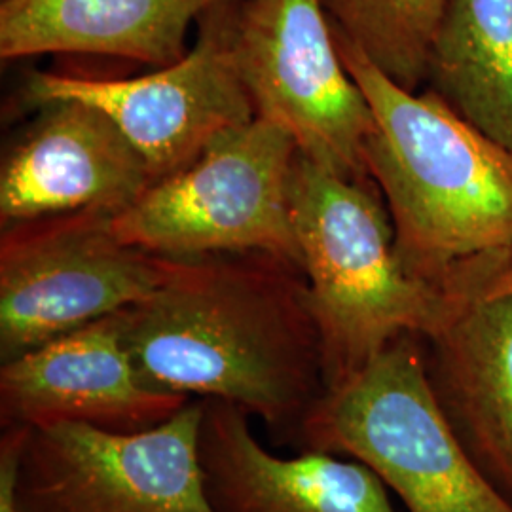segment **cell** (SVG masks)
<instances>
[{"label":"cell","mask_w":512,"mask_h":512,"mask_svg":"<svg viewBox=\"0 0 512 512\" xmlns=\"http://www.w3.org/2000/svg\"><path fill=\"white\" fill-rule=\"evenodd\" d=\"M148 384L236 404L296 442L327 393L306 275L262 253L169 258L160 287L122 311Z\"/></svg>","instance_id":"cell-1"},{"label":"cell","mask_w":512,"mask_h":512,"mask_svg":"<svg viewBox=\"0 0 512 512\" xmlns=\"http://www.w3.org/2000/svg\"><path fill=\"white\" fill-rule=\"evenodd\" d=\"M332 35L374 118L366 169L404 268L450 300L488 289L512 266V150L433 93L404 90Z\"/></svg>","instance_id":"cell-2"},{"label":"cell","mask_w":512,"mask_h":512,"mask_svg":"<svg viewBox=\"0 0 512 512\" xmlns=\"http://www.w3.org/2000/svg\"><path fill=\"white\" fill-rule=\"evenodd\" d=\"M291 211L327 391L404 334L429 338L444 325L454 302L404 268L374 181L346 179L298 154Z\"/></svg>","instance_id":"cell-3"},{"label":"cell","mask_w":512,"mask_h":512,"mask_svg":"<svg viewBox=\"0 0 512 512\" xmlns=\"http://www.w3.org/2000/svg\"><path fill=\"white\" fill-rule=\"evenodd\" d=\"M296 444L365 463L406 512H512L444 416L416 334L327 391Z\"/></svg>","instance_id":"cell-4"},{"label":"cell","mask_w":512,"mask_h":512,"mask_svg":"<svg viewBox=\"0 0 512 512\" xmlns=\"http://www.w3.org/2000/svg\"><path fill=\"white\" fill-rule=\"evenodd\" d=\"M296 156L293 137L256 116L112 215L110 230L150 255L262 253L300 266L291 211Z\"/></svg>","instance_id":"cell-5"},{"label":"cell","mask_w":512,"mask_h":512,"mask_svg":"<svg viewBox=\"0 0 512 512\" xmlns=\"http://www.w3.org/2000/svg\"><path fill=\"white\" fill-rule=\"evenodd\" d=\"M236 59L256 116L285 129L298 154L346 179L372 181L366 145L374 118L321 0H241Z\"/></svg>","instance_id":"cell-6"},{"label":"cell","mask_w":512,"mask_h":512,"mask_svg":"<svg viewBox=\"0 0 512 512\" xmlns=\"http://www.w3.org/2000/svg\"><path fill=\"white\" fill-rule=\"evenodd\" d=\"M110 217L74 213L4 226L2 363L129 310L160 287L169 258L122 243L110 230Z\"/></svg>","instance_id":"cell-7"},{"label":"cell","mask_w":512,"mask_h":512,"mask_svg":"<svg viewBox=\"0 0 512 512\" xmlns=\"http://www.w3.org/2000/svg\"><path fill=\"white\" fill-rule=\"evenodd\" d=\"M239 2L203 14L196 44L167 67L112 80L33 73L23 99L35 107L73 99L103 110L147 160L156 181L171 177L256 118L236 59Z\"/></svg>","instance_id":"cell-8"},{"label":"cell","mask_w":512,"mask_h":512,"mask_svg":"<svg viewBox=\"0 0 512 512\" xmlns=\"http://www.w3.org/2000/svg\"><path fill=\"white\" fill-rule=\"evenodd\" d=\"M202 399L139 433L84 423L25 429L21 512H215L200 461Z\"/></svg>","instance_id":"cell-9"},{"label":"cell","mask_w":512,"mask_h":512,"mask_svg":"<svg viewBox=\"0 0 512 512\" xmlns=\"http://www.w3.org/2000/svg\"><path fill=\"white\" fill-rule=\"evenodd\" d=\"M190 397L148 384L135 365L122 311L0 366V425L84 423L139 433L173 418Z\"/></svg>","instance_id":"cell-10"},{"label":"cell","mask_w":512,"mask_h":512,"mask_svg":"<svg viewBox=\"0 0 512 512\" xmlns=\"http://www.w3.org/2000/svg\"><path fill=\"white\" fill-rule=\"evenodd\" d=\"M4 156L0 220L109 213L139 200L156 177L103 110L82 101H54Z\"/></svg>","instance_id":"cell-11"},{"label":"cell","mask_w":512,"mask_h":512,"mask_svg":"<svg viewBox=\"0 0 512 512\" xmlns=\"http://www.w3.org/2000/svg\"><path fill=\"white\" fill-rule=\"evenodd\" d=\"M200 461L215 512H401L374 471L357 459L302 450L270 452L236 404L202 399Z\"/></svg>","instance_id":"cell-12"},{"label":"cell","mask_w":512,"mask_h":512,"mask_svg":"<svg viewBox=\"0 0 512 512\" xmlns=\"http://www.w3.org/2000/svg\"><path fill=\"white\" fill-rule=\"evenodd\" d=\"M427 372L444 416L480 471L512 505V287L456 300L423 338Z\"/></svg>","instance_id":"cell-13"},{"label":"cell","mask_w":512,"mask_h":512,"mask_svg":"<svg viewBox=\"0 0 512 512\" xmlns=\"http://www.w3.org/2000/svg\"><path fill=\"white\" fill-rule=\"evenodd\" d=\"M238 0H2L0 55L122 57L156 69L179 61L190 25Z\"/></svg>","instance_id":"cell-14"},{"label":"cell","mask_w":512,"mask_h":512,"mask_svg":"<svg viewBox=\"0 0 512 512\" xmlns=\"http://www.w3.org/2000/svg\"><path fill=\"white\" fill-rule=\"evenodd\" d=\"M427 92L512 150V0H446Z\"/></svg>","instance_id":"cell-15"},{"label":"cell","mask_w":512,"mask_h":512,"mask_svg":"<svg viewBox=\"0 0 512 512\" xmlns=\"http://www.w3.org/2000/svg\"><path fill=\"white\" fill-rule=\"evenodd\" d=\"M330 25L395 84L418 92L446 0H321Z\"/></svg>","instance_id":"cell-16"},{"label":"cell","mask_w":512,"mask_h":512,"mask_svg":"<svg viewBox=\"0 0 512 512\" xmlns=\"http://www.w3.org/2000/svg\"><path fill=\"white\" fill-rule=\"evenodd\" d=\"M25 429L8 427L0 435V512H21L18 501L19 454Z\"/></svg>","instance_id":"cell-17"},{"label":"cell","mask_w":512,"mask_h":512,"mask_svg":"<svg viewBox=\"0 0 512 512\" xmlns=\"http://www.w3.org/2000/svg\"><path fill=\"white\" fill-rule=\"evenodd\" d=\"M499 281H503V283H507V285H511L512 287V266L505 272V274L499 277Z\"/></svg>","instance_id":"cell-18"}]
</instances>
